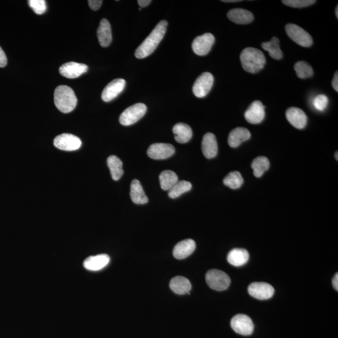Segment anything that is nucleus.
Segmentation results:
<instances>
[{"label": "nucleus", "mask_w": 338, "mask_h": 338, "mask_svg": "<svg viewBox=\"0 0 338 338\" xmlns=\"http://www.w3.org/2000/svg\"><path fill=\"white\" fill-rule=\"evenodd\" d=\"M167 25L168 23L166 20H162L157 25L146 39L137 48L135 53L136 58L142 59L154 52L166 34Z\"/></svg>", "instance_id": "f257e3e1"}, {"label": "nucleus", "mask_w": 338, "mask_h": 338, "mask_svg": "<svg viewBox=\"0 0 338 338\" xmlns=\"http://www.w3.org/2000/svg\"><path fill=\"white\" fill-rule=\"evenodd\" d=\"M240 60L244 70L249 73H256L261 71L266 64V57L261 50L248 47L243 50Z\"/></svg>", "instance_id": "f03ea898"}, {"label": "nucleus", "mask_w": 338, "mask_h": 338, "mask_svg": "<svg viewBox=\"0 0 338 338\" xmlns=\"http://www.w3.org/2000/svg\"><path fill=\"white\" fill-rule=\"evenodd\" d=\"M54 102L58 110L67 114L74 110L77 106V98L74 91L69 86L60 85L55 89Z\"/></svg>", "instance_id": "7ed1b4c3"}, {"label": "nucleus", "mask_w": 338, "mask_h": 338, "mask_svg": "<svg viewBox=\"0 0 338 338\" xmlns=\"http://www.w3.org/2000/svg\"><path fill=\"white\" fill-rule=\"evenodd\" d=\"M205 280L210 288L217 291L226 290L231 284L230 276L218 269H210L208 271Z\"/></svg>", "instance_id": "20e7f679"}, {"label": "nucleus", "mask_w": 338, "mask_h": 338, "mask_svg": "<svg viewBox=\"0 0 338 338\" xmlns=\"http://www.w3.org/2000/svg\"><path fill=\"white\" fill-rule=\"evenodd\" d=\"M146 111L147 106L145 104L142 103L134 104L123 111L119 118V121L122 125L131 126L143 118Z\"/></svg>", "instance_id": "39448f33"}, {"label": "nucleus", "mask_w": 338, "mask_h": 338, "mask_svg": "<svg viewBox=\"0 0 338 338\" xmlns=\"http://www.w3.org/2000/svg\"><path fill=\"white\" fill-rule=\"evenodd\" d=\"M285 30L288 37L297 44L303 47H309L312 45L313 42L311 35L297 25H286Z\"/></svg>", "instance_id": "423d86ee"}, {"label": "nucleus", "mask_w": 338, "mask_h": 338, "mask_svg": "<svg viewBox=\"0 0 338 338\" xmlns=\"http://www.w3.org/2000/svg\"><path fill=\"white\" fill-rule=\"evenodd\" d=\"M54 146L64 151H74L80 149L82 141L78 137L70 134H63L55 137Z\"/></svg>", "instance_id": "0eeeda50"}, {"label": "nucleus", "mask_w": 338, "mask_h": 338, "mask_svg": "<svg viewBox=\"0 0 338 338\" xmlns=\"http://www.w3.org/2000/svg\"><path fill=\"white\" fill-rule=\"evenodd\" d=\"M231 326L237 333L248 336L254 331V323L252 319L245 314L236 315L231 322Z\"/></svg>", "instance_id": "6e6552de"}, {"label": "nucleus", "mask_w": 338, "mask_h": 338, "mask_svg": "<svg viewBox=\"0 0 338 338\" xmlns=\"http://www.w3.org/2000/svg\"><path fill=\"white\" fill-rule=\"evenodd\" d=\"M213 77L209 72L203 73L193 85V93L198 98H203L209 93L212 87Z\"/></svg>", "instance_id": "1a4fd4ad"}, {"label": "nucleus", "mask_w": 338, "mask_h": 338, "mask_svg": "<svg viewBox=\"0 0 338 338\" xmlns=\"http://www.w3.org/2000/svg\"><path fill=\"white\" fill-rule=\"evenodd\" d=\"M214 42V36L210 33H206L195 38L192 42V50L197 55H206L211 50Z\"/></svg>", "instance_id": "9d476101"}, {"label": "nucleus", "mask_w": 338, "mask_h": 338, "mask_svg": "<svg viewBox=\"0 0 338 338\" xmlns=\"http://www.w3.org/2000/svg\"><path fill=\"white\" fill-rule=\"evenodd\" d=\"M174 153V147L169 144H153L147 150L148 156L155 160L166 159L172 156Z\"/></svg>", "instance_id": "9b49d317"}, {"label": "nucleus", "mask_w": 338, "mask_h": 338, "mask_svg": "<svg viewBox=\"0 0 338 338\" xmlns=\"http://www.w3.org/2000/svg\"><path fill=\"white\" fill-rule=\"evenodd\" d=\"M245 117L249 123L260 124L265 118V106L261 101H254L245 111Z\"/></svg>", "instance_id": "f8f14e48"}, {"label": "nucleus", "mask_w": 338, "mask_h": 338, "mask_svg": "<svg viewBox=\"0 0 338 338\" xmlns=\"http://www.w3.org/2000/svg\"><path fill=\"white\" fill-rule=\"evenodd\" d=\"M88 70V66L83 63L71 62L61 66L59 72L63 77L76 78L87 72Z\"/></svg>", "instance_id": "ddd939ff"}, {"label": "nucleus", "mask_w": 338, "mask_h": 338, "mask_svg": "<svg viewBox=\"0 0 338 338\" xmlns=\"http://www.w3.org/2000/svg\"><path fill=\"white\" fill-rule=\"evenodd\" d=\"M248 292L251 296L256 299L266 300L274 295V289L268 283H253L249 286Z\"/></svg>", "instance_id": "4468645a"}, {"label": "nucleus", "mask_w": 338, "mask_h": 338, "mask_svg": "<svg viewBox=\"0 0 338 338\" xmlns=\"http://www.w3.org/2000/svg\"><path fill=\"white\" fill-rule=\"evenodd\" d=\"M126 84V80L123 78H118L111 81L103 89L101 93V98L105 102L114 100L124 90Z\"/></svg>", "instance_id": "2eb2a0df"}, {"label": "nucleus", "mask_w": 338, "mask_h": 338, "mask_svg": "<svg viewBox=\"0 0 338 338\" xmlns=\"http://www.w3.org/2000/svg\"><path fill=\"white\" fill-rule=\"evenodd\" d=\"M286 116L289 123L297 129H302L307 124L306 114L297 107H290L286 110Z\"/></svg>", "instance_id": "dca6fc26"}, {"label": "nucleus", "mask_w": 338, "mask_h": 338, "mask_svg": "<svg viewBox=\"0 0 338 338\" xmlns=\"http://www.w3.org/2000/svg\"><path fill=\"white\" fill-rule=\"evenodd\" d=\"M110 257L107 254H98L86 258L83 262V266L88 271H98L105 268L110 263Z\"/></svg>", "instance_id": "f3484780"}, {"label": "nucleus", "mask_w": 338, "mask_h": 338, "mask_svg": "<svg viewBox=\"0 0 338 338\" xmlns=\"http://www.w3.org/2000/svg\"><path fill=\"white\" fill-rule=\"evenodd\" d=\"M195 248L196 245L195 241L188 239L177 244L173 251V255L177 259H184L191 255Z\"/></svg>", "instance_id": "a211bd4d"}, {"label": "nucleus", "mask_w": 338, "mask_h": 338, "mask_svg": "<svg viewBox=\"0 0 338 338\" xmlns=\"http://www.w3.org/2000/svg\"><path fill=\"white\" fill-rule=\"evenodd\" d=\"M202 151L207 159H212L217 156L218 146L216 137L212 133H207L203 137Z\"/></svg>", "instance_id": "6ab92c4d"}, {"label": "nucleus", "mask_w": 338, "mask_h": 338, "mask_svg": "<svg viewBox=\"0 0 338 338\" xmlns=\"http://www.w3.org/2000/svg\"><path fill=\"white\" fill-rule=\"evenodd\" d=\"M251 134L249 130L244 127H237L230 132L228 137V144L232 148H236L243 142L251 138Z\"/></svg>", "instance_id": "aec40b11"}, {"label": "nucleus", "mask_w": 338, "mask_h": 338, "mask_svg": "<svg viewBox=\"0 0 338 338\" xmlns=\"http://www.w3.org/2000/svg\"><path fill=\"white\" fill-rule=\"evenodd\" d=\"M228 18L231 22L239 25L250 24L254 20V15L247 10L235 9L228 13Z\"/></svg>", "instance_id": "412c9836"}, {"label": "nucleus", "mask_w": 338, "mask_h": 338, "mask_svg": "<svg viewBox=\"0 0 338 338\" xmlns=\"http://www.w3.org/2000/svg\"><path fill=\"white\" fill-rule=\"evenodd\" d=\"M97 37L98 42L101 47L105 48L110 45L111 40H112V35H111L110 24L107 20H101L97 30Z\"/></svg>", "instance_id": "4be33fe9"}, {"label": "nucleus", "mask_w": 338, "mask_h": 338, "mask_svg": "<svg viewBox=\"0 0 338 338\" xmlns=\"http://www.w3.org/2000/svg\"><path fill=\"white\" fill-rule=\"evenodd\" d=\"M250 259V254L245 249L236 248L228 254V261L231 265L240 267L245 265Z\"/></svg>", "instance_id": "5701e85b"}, {"label": "nucleus", "mask_w": 338, "mask_h": 338, "mask_svg": "<svg viewBox=\"0 0 338 338\" xmlns=\"http://www.w3.org/2000/svg\"><path fill=\"white\" fill-rule=\"evenodd\" d=\"M170 288L175 294H189L192 285L189 279L183 276H176L173 278L170 283Z\"/></svg>", "instance_id": "b1692460"}, {"label": "nucleus", "mask_w": 338, "mask_h": 338, "mask_svg": "<svg viewBox=\"0 0 338 338\" xmlns=\"http://www.w3.org/2000/svg\"><path fill=\"white\" fill-rule=\"evenodd\" d=\"M172 131L175 135V141L180 144L187 143L192 139V129L186 124H177L173 127Z\"/></svg>", "instance_id": "393cba45"}, {"label": "nucleus", "mask_w": 338, "mask_h": 338, "mask_svg": "<svg viewBox=\"0 0 338 338\" xmlns=\"http://www.w3.org/2000/svg\"><path fill=\"white\" fill-rule=\"evenodd\" d=\"M131 197L132 201L136 204H145L148 202V197L144 191L139 180H132L131 185Z\"/></svg>", "instance_id": "a878e982"}, {"label": "nucleus", "mask_w": 338, "mask_h": 338, "mask_svg": "<svg viewBox=\"0 0 338 338\" xmlns=\"http://www.w3.org/2000/svg\"><path fill=\"white\" fill-rule=\"evenodd\" d=\"M261 45L264 50L268 51L269 56L273 59L279 60L283 58V52L279 46V40L278 38L273 37L271 41L264 42Z\"/></svg>", "instance_id": "bb28decb"}, {"label": "nucleus", "mask_w": 338, "mask_h": 338, "mask_svg": "<svg viewBox=\"0 0 338 338\" xmlns=\"http://www.w3.org/2000/svg\"><path fill=\"white\" fill-rule=\"evenodd\" d=\"M107 166L112 179L114 180L120 179L124 174L123 163L121 160L116 156H111L107 159Z\"/></svg>", "instance_id": "cd10ccee"}, {"label": "nucleus", "mask_w": 338, "mask_h": 338, "mask_svg": "<svg viewBox=\"0 0 338 338\" xmlns=\"http://www.w3.org/2000/svg\"><path fill=\"white\" fill-rule=\"evenodd\" d=\"M160 184L164 190H169L179 181L178 176L172 170H164L159 176Z\"/></svg>", "instance_id": "c85d7f7f"}, {"label": "nucleus", "mask_w": 338, "mask_h": 338, "mask_svg": "<svg viewBox=\"0 0 338 338\" xmlns=\"http://www.w3.org/2000/svg\"><path fill=\"white\" fill-rule=\"evenodd\" d=\"M269 166L270 163L268 159L263 156L257 157L251 164L254 176L256 177H261L264 173L269 169Z\"/></svg>", "instance_id": "c756f323"}, {"label": "nucleus", "mask_w": 338, "mask_h": 338, "mask_svg": "<svg viewBox=\"0 0 338 338\" xmlns=\"http://www.w3.org/2000/svg\"><path fill=\"white\" fill-rule=\"evenodd\" d=\"M192 189L191 183L185 180L178 181L171 189L169 190V196L172 199L179 197L184 193L189 191Z\"/></svg>", "instance_id": "7c9ffc66"}, {"label": "nucleus", "mask_w": 338, "mask_h": 338, "mask_svg": "<svg viewBox=\"0 0 338 338\" xmlns=\"http://www.w3.org/2000/svg\"><path fill=\"white\" fill-rule=\"evenodd\" d=\"M223 184L226 186L232 189H238L242 186L244 179L240 172L238 171L231 172L223 180Z\"/></svg>", "instance_id": "2f4dec72"}, {"label": "nucleus", "mask_w": 338, "mask_h": 338, "mask_svg": "<svg viewBox=\"0 0 338 338\" xmlns=\"http://www.w3.org/2000/svg\"><path fill=\"white\" fill-rule=\"evenodd\" d=\"M294 70L296 71L297 77L302 79L311 77L314 73L311 66L304 61H299L296 63L294 65Z\"/></svg>", "instance_id": "473e14b6"}, {"label": "nucleus", "mask_w": 338, "mask_h": 338, "mask_svg": "<svg viewBox=\"0 0 338 338\" xmlns=\"http://www.w3.org/2000/svg\"><path fill=\"white\" fill-rule=\"evenodd\" d=\"M28 3L30 8L38 15L44 14L47 10V4L45 0H29Z\"/></svg>", "instance_id": "72a5a7b5"}, {"label": "nucleus", "mask_w": 338, "mask_h": 338, "mask_svg": "<svg viewBox=\"0 0 338 338\" xmlns=\"http://www.w3.org/2000/svg\"><path fill=\"white\" fill-rule=\"evenodd\" d=\"M283 4L292 8H304L309 7L316 3L314 0H283Z\"/></svg>", "instance_id": "f704fd0d"}, {"label": "nucleus", "mask_w": 338, "mask_h": 338, "mask_svg": "<svg viewBox=\"0 0 338 338\" xmlns=\"http://www.w3.org/2000/svg\"><path fill=\"white\" fill-rule=\"evenodd\" d=\"M328 98L327 96L321 94L314 98L313 100V105L316 110L319 111H324L327 107L328 104Z\"/></svg>", "instance_id": "c9c22d12"}, {"label": "nucleus", "mask_w": 338, "mask_h": 338, "mask_svg": "<svg viewBox=\"0 0 338 338\" xmlns=\"http://www.w3.org/2000/svg\"><path fill=\"white\" fill-rule=\"evenodd\" d=\"M89 7L94 11L100 9L103 2L101 0H89L88 1Z\"/></svg>", "instance_id": "e433bc0d"}, {"label": "nucleus", "mask_w": 338, "mask_h": 338, "mask_svg": "<svg viewBox=\"0 0 338 338\" xmlns=\"http://www.w3.org/2000/svg\"><path fill=\"white\" fill-rule=\"evenodd\" d=\"M7 65V58L4 51L0 47V67L4 68Z\"/></svg>", "instance_id": "4c0bfd02"}, {"label": "nucleus", "mask_w": 338, "mask_h": 338, "mask_svg": "<svg viewBox=\"0 0 338 338\" xmlns=\"http://www.w3.org/2000/svg\"><path fill=\"white\" fill-rule=\"evenodd\" d=\"M332 87L336 90L337 92L338 91V73L337 71L334 73L333 79L332 80Z\"/></svg>", "instance_id": "58836bf2"}, {"label": "nucleus", "mask_w": 338, "mask_h": 338, "mask_svg": "<svg viewBox=\"0 0 338 338\" xmlns=\"http://www.w3.org/2000/svg\"><path fill=\"white\" fill-rule=\"evenodd\" d=\"M138 4L141 8H144L148 6L152 2L151 0H139Z\"/></svg>", "instance_id": "ea45409f"}, {"label": "nucleus", "mask_w": 338, "mask_h": 338, "mask_svg": "<svg viewBox=\"0 0 338 338\" xmlns=\"http://www.w3.org/2000/svg\"><path fill=\"white\" fill-rule=\"evenodd\" d=\"M332 285H333L334 288L337 291L338 289V274L336 273L335 274L333 279H332Z\"/></svg>", "instance_id": "a19ab883"}, {"label": "nucleus", "mask_w": 338, "mask_h": 338, "mask_svg": "<svg viewBox=\"0 0 338 338\" xmlns=\"http://www.w3.org/2000/svg\"><path fill=\"white\" fill-rule=\"evenodd\" d=\"M226 3H232V2H240V0H223L222 1Z\"/></svg>", "instance_id": "79ce46f5"}, {"label": "nucleus", "mask_w": 338, "mask_h": 338, "mask_svg": "<svg viewBox=\"0 0 338 338\" xmlns=\"http://www.w3.org/2000/svg\"><path fill=\"white\" fill-rule=\"evenodd\" d=\"M335 14H336L337 19H338V6H336V10H335Z\"/></svg>", "instance_id": "37998d69"}, {"label": "nucleus", "mask_w": 338, "mask_h": 338, "mask_svg": "<svg viewBox=\"0 0 338 338\" xmlns=\"http://www.w3.org/2000/svg\"><path fill=\"white\" fill-rule=\"evenodd\" d=\"M335 157H336V160L337 161V152H336V154H335Z\"/></svg>", "instance_id": "c03bdc74"}]
</instances>
